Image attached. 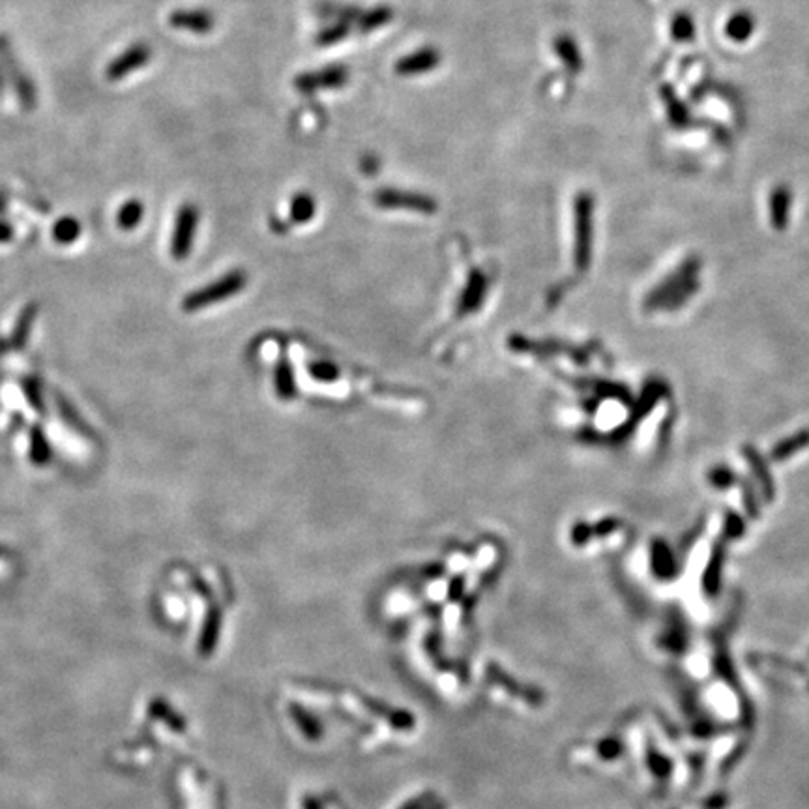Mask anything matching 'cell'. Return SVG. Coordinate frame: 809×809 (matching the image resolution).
<instances>
[{
  "label": "cell",
  "instance_id": "6",
  "mask_svg": "<svg viewBox=\"0 0 809 809\" xmlns=\"http://www.w3.org/2000/svg\"><path fill=\"white\" fill-rule=\"evenodd\" d=\"M152 59V47L147 42H133L107 64L105 79L109 83L124 81L135 71L145 68Z\"/></svg>",
  "mask_w": 809,
  "mask_h": 809
},
{
  "label": "cell",
  "instance_id": "2",
  "mask_svg": "<svg viewBox=\"0 0 809 809\" xmlns=\"http://www.w3.org/2000/svg\"><path fill=\"white\" fill-rule=\"evenodd\" d=\"M246 281H247V278L242 270H232V272L203 287V289L188 295L182 302V308H184V311H197V310L208 308V305L223 302L231 296H235L237 293H240L246 287Z\"/></svg>",
  "mask_w": 809,
  "mask_h": 809
},
{
  "label": "cell",
  "instance_id": "12",
  "mask_svg": "<svg viewBox=\"0 0 809 809\" xmlns=\"http://www.w3.org/2000/svg\"><path fill=\"white\" fill-rule=\"evenodd\" d=\"M317 12L320 17H325V20H332V21H344V23H349V25H354L358 21V17L360 13H362V10L352 6V4H341V3H320L317 6Z\"/></svg>",
  "mask_w": 809,
  "mask_h": 809
},
{
  "label": "cell",
  "instance_id": "13",
  "mask_svg": "<svg viewBox=\"0 0 809 809\" xmlns=\"http://www.w3.org/2000/svg\"><path fill=\"white\" fill-rule=\"evenodd\" d=\"M142 218H145V205L139 199H130L120 206L117 214V225L122 231H133L142 222Z\"/></svg>",
  "mask_w": 809,
  "mask_h": 809
},
{
  "label": "cell",
  "instance_id": "7",
  "mask_svg": "<svg viewBox=\"0 0 809 809\" xmlns=\"http://www.w3.org/2000/svg\"><path fill=\"white\" fill-rule=\"evenodd\" d=\"M442 55L437 47H420L395 62V74L401 77H418L441 66Z\"/></svg>",
  "mask_w": 809,
  "mask_h": 809
},
{
  "label": "cell",
  "instance_id": "14",
  "mask_svg": "<svg viewBox=\"0 0 809 809\" xmlns=\"http://www.w3.org/2000/svg\"><path fill=\"white\" fill-rule=\"evenodd\" d=\"M352 25L349 23H344V21H332L330 25L327 27H322L319 30V34L315 36V42L317 45L320 47H332V45H337L339 42H344L347 40L349 36H351V30Z\"/></svg>",
  "mask_w": 809,
  "mask_h": 809
},
{
  "label": "cell",
  "instance_id": "15",
  "mask_svg": "<svg viewBox=\"0 0 809 809\" xmlns=\"http://www.w3.org/2000/svg\"><path fill=\"white\" fill-rule=\"evenodd\" d=\"M289 210H291V220L295 223L302 225V223H308L313 218L315 210H317V203L308 191H300L293 197Z\"/></svg>",
  "mask_w": 809,
  "mask_h": 809
},
{
  "label": "cell",
  "instance_id": "3",
  "mask_svg": "<svg viewBox=\"0 0 809 809\" xmlns=\"http://www.w3.org/2000/svg\"><path fill=\"white\" fill-rule=\"evenodd\" d=\"M373 203L384 210H409L427 215L435 214L439 206L433 197L400 188H383L379 191H375Z\"/></svg>",
  "mask_w": 809,
  "mask_h": 809
},
{
  "label": "cell",
  "instance_id": "9",
  "mask_svg": "<svg viewBox=\"0 0 809 809\" xmlns=\"http://www.w3.org/2000/svg\"><path fill=\"white\" fill-rule=\"evenodd\" d=\"M590 199L587 195L579 197L578 206H575V237H578V244H575V261H578L579 266H585L588 261V249H590Z\"/></svg>",
  "mask_w": 809,
  "mask_h": 809
},
{
  "label": "cell",
  "instance_id": "20",
  "mask_svg": "<svg viewBox=\"0 0 809 809\" xmlns=\"http://www.w3.org/2000/svg\"><path fill=\"white\" fill-rule=\"evenodd\" d=\"M276 388H278V393H279V398L283 400H289L295 395V379H293V373H291V368L287 366V364H281L278 368V373H276Z\"/></svg>",
  "mask_w": 809,
  "mask_h": 809
},
{
  "label": "cell",
  "instance_id": "16",
  "mask_svg": "<svg viewBox=\"0 0 809 809\" xmlns=\"http://www.w3.org/2000/svg\"><path fill=\"white\" fill-rule=\"evenodd\" d=\"M81 235V223L79 220L71 218V215H64L55 225H53V239H55L57 244L68 246L74 244Z\"/></svg>",
  "mask_w": 809,
  "mask_h": 809
},
{
  "label": "cell",
  "instance_id": "19",
  "mask_svg": "<svg viewBox=\"0 0 809 809\" xmlns=\"http://www.w3.org/2000/svg\"><path fill=\"white\" fill-rule=\"evenodd\" d=\"M30 457L36 465H45L51 457V449L47 444L45 435L42 433L40 427H32V435H30Z\"/></svg>",
  "mask_w": 809,
  "mask_h": 809
},
{
  "label": "cell",
  "instance_id": "1",
  "mask_svg": "<svg viewBox=\"0 0 809 809\" xmlns=\"http://www.w3.org/2000/svg\"><path fill=\"white\" fill-rule=\"evenodd\" d=\"M0 62H3L4 68L6 83L13 90V96L20 101L21 109L25 113H32L36 105H38V86H36L32 76L21 64V59L6 34H0Z\"/></svg>",
  "mask_w": 809,
  "mask_h": 809
},
{
  "label": "cell",
  "instance_id": "11",
  "mask_svg": "<svg viewBox=\"0 0 809 809\" xmlns=\"http://www.w3.org/2000/svg\"><path fill=\"white\" fill-rule=\"evenodd\" d=\"M485 289H488V281L480 272H474L459 300V315L474 311L485 296Z\"/></svg>",
  "mask_w": 809,
  "mask_h": 809
},
{
  "label": "cell",
  "instance_id": "18",
  "mask_svg": "<svg viewBox=\"0 0 809 809\" xmlns=\"http://www.w3.org/2000/svg\"><path fill=\"white\" fill-rule=\"evenodd\" d=\"M36 305L30 303L27 305V310L21 313L20 320H17V325H15V332H13V347L17 349H23L27 345V339L30 336V328H32V322L36 319Z\"/></svg>",
  "mask_w": 809,
  "mask_h": 809
},
{
  "label": "cell",
  "instance_id": "4",
  "mask_svg": "<svg viewBox=\"0 0 809 809\" xmlns=\"http://www.w3.org/2000/svg\"><path fill=\"white\" fill-rule=\"evenodd\" d=\"M199 220L201 212L197 208V205L184 203L178 208L171 235V255L176 261H184L190 255L197 229H199Z\"/></svg>",
  "mask_w": 809,
  "mask_h": 809
},
{
  "label": "cell",
  "instance_id": "8",
  "mask_svg": "<svg viewBox=\"0 0 809 809\" xmlns=\"http://www.w3.org/2000/svg\"><path fill=\"white\" fill-rule=\"evenodd\" d=\"M169 25L176 30L205 36L215 27V17L205 8H176L169 13Z\"/></svg>",
  "mask_w": 809,
  "mask_h": 809
},
{
  "label": "cell",
  "instance_id": "10",
  "mask_svg": "<svg viewBox=\"0 0 809 809\" xmlns=\"http://www.w3.org/2000/svg\"><path fill=\"white\" fill-rule=\"evenodd\" d=\"M392 20H393V10L390 6L381 4V6H375V8H369V10H362V13H360L354 27L358 28V32L369 34V32L383 28Z\"/></svg>",
  "mask_w": 809,
  "mask_h": 809
},
{
  "label": "cell",
  "instance_id": "21",
  "mask_svg": "<svg viewBox=\"0 0 809 809\" xmlns=\"http://www.w3.org/2000/svg\"><path fill=\"white\" fill-rule=\"evenodd\" d=\"M25 393H27V398L30 401V405L38 410V412H44V405H42V398H40V388L38 384H36L34 381H27L25 383Z\"/></svg>",
  "mask_w": 809,
  "mask_h": 809
},
{
  "label": "cell",
  "instance_id": "5",
  "mask_svg": "<svg viewBox=\"0 0 809 809\" xmlns=\"http://www.w3.org/2000/svg\"><path fill=\"white\" fill-rule=\"evenodd\" d=\"M349 83V68L344 64H330L319 69H310L295 77V88L302 94H313L319 90H336Z\"/></svg>",
  "mask_w": 809,
  "mask_h": 809
},
{
  "label": "cell",
  "instance_id": "23",
  "mask_svg": "<svg viewBox=\"0 0 809 809\" xmlns=\"http://www.w3.org/2000/svg\"><path fill=\"white\" fill-rule=\"evenodd\" d=\"M6 88H8V83H6V74H4L3 62H0V100H3V98L6 96Z\"/></svg>",
  "mask_w": 809,
  "mask_h": 809
},
{
  "label": "cell",
  "instance_id": "22",
  "mask_svg": "<svg viewBox=\"0 0 809 809\" xmlns=\"http://www.w3.org/2000/svg\"><path fill=\"white\" fill-rule=\"evenodd\" d=\"M13 227L6 220H0V244H8L13 239Z\"/></svg>",
  "mask_w": 809,
  "mask_h": 809
},
{
  "label": "cell",
  "instance_id": "24",
  "mask_svg": "<svg viewBox=\"0 0 809 809\" xmlns=\"http://www.w3.org/2000/svg\"><path fill=\"white\" fill-rule=\"evenodd\" d=\"M8 205V193L4 190H0V214H4Z\"/></svg>",
  "mask_w": 809,
  "mask_h": 809
},
{
  "label": "cell",
  "instance_id": "17",
  "mask_svg": "<svg viewBox=\"0 0 809 809\" xmlns=\"http://www.w3.org/2000/svg\"><path fill=\"white\" fill-rule=\"evenodd\" d=\"M553 49L556 51V55L562 59V62L570 69L581 68V57H579L578 45H575V42L570 38V36H559V38L553 42Z\"/></svg>",
  "mask_w": 809,
  "mask_h": 809
}]
</instances>
